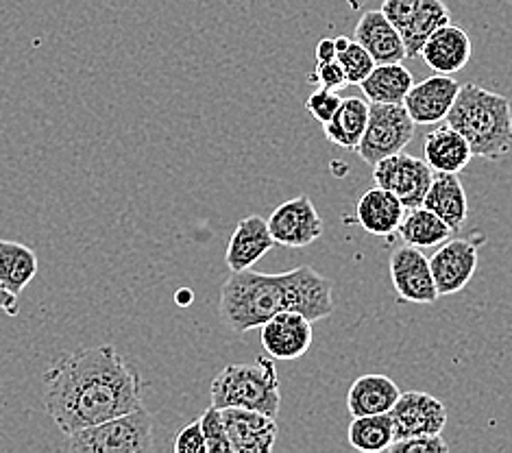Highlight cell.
<instances>
[{"mask_svg": "<svg viewBox=\"0 0 512 453\" xmlns=\"http://www.w3.org/2000/svg\"><path fill=\"white\" fill-rule=\"evenodd\" d=\"M273 247H277V244L271 236L268 223L262 216L253 214V216L242 218L236 225L234 234H231L227 244L225 262L231 273L249 271V268L255 262H260Z\"/></svg>", "mask_w": 512, "mask_h": 453, "instance_id": "9a60e30c", "label": "cell"}, {"mask_svg": "<svg viewBox=\"0 0 512 453\" xmlns=\"http://www.w3.org/2000/svg\"><path fill=\"white\" fill-rule=\"evenodd\" d=\"M478 251L480 244L475 238L445 240L441 249H436L430 257V268L438 297L458 295L462 288H467L478 271Z\"/></svg>", "mask_w": 512, "mask_h": 453, "instance_id": "9c48e42d", "label": "cell"}, {"mask_svg": "<svg viewBox=\"0 0 512 453\" xmlns=\"http://www.w3.org/2000/svg\"><path fill=\"white\" fill-rule=\"evenodd\" d=\"M231 443V453H271L279 427L275 416L247 408L221 410Z\"/></svg>", "mask_w": 512, "mask_h": 453, "instance_id": "4fadbf2b", "label": "cell"}, {"mask_svg": "<svg viewBox=\"0 0 512 453\" xmlns=\"http://www.w3.org/2000/svg\"><path fill=\"white\" fill-rule=\"evenodd\" d=\"M414 120L404 103H369L367 131L358 144V155L364 164L375 166L382 159L406 151L414 138Z\"/></svg>", "mask_w": 512, "mask_h": 453, "instance_id": "8992f818", "label": "cell"}, {"mask_svg": "<svg viewBox=\"0 0 512 453\" xmlns=\"http://www.w3.org/2000/svg\"><path fill=\"white\" fill-rule=\"evenodd\" d=\"M266 223L277 247L303 249L323 236V218L306 194L275 207Z\"/></svg>", "mask_w": 512, "mask_h": 453, "instance_id": "ba28073f", "label": "cell"}, {"mask_svg": "<svg viewBox=\"0 0 512 453\" xmlns=\"http://www.w3.org/2000/svg\"><path fill=\"white\" fill-rule=\"evenodd\" d=\"M312 81H314L316 85H319V88L336 90V92H338L340 88H345V85H347L345 70L340 68L338 59H332V61H316Z\"/></svg>", "mask_w": 512, "mask_h": 453, "instance_id": "1f68e13d", "label": "cell"}, {"mask_svg": "<svg viewBox=\"0 0 512 453\" xmlns=\"http://www.w3.org/2000/svg\"><path fill=\"white\" fill-rule=\"evenodd\" d=\"M386 451H390V453H447L449 445L445 443L441 434H430V436H410V438L393 440Z\"/></svg>", "mask_w": 512, "mask_h": 453, "instance_id": "f546056e", "label": "cell"}, {"mask_svg": "<svg viewBox=\"0 0 512 453\" xmlns=\"http://www.w3.org/2000/svg\"><path fill=\"white\" fill-rule=\"evenodd\" d=\"M349 445L362 453H380L390 447L395 440L393 419L390 414H369V416H351L347 430Z\"/></svg>", "mask_w": 512, "mask_h": 453, "instance_id": "4316f807", "label": "cell"}, {"mask_svg": "<svg viewBox=\"0 0 512 453\" xmlns=\"http://www.w3.org/2000/svg\"><path fill=\"white\" fill-rule=\"evenodd\" d=\"M64 449L75 453H146L153 449V416L144 408L70 434Z\"/></svg>", "mask_w": 512, "mask_h": 453, "instance_id": "5b68a950", "label": "cell"}, {"mask_svg": "<svg viewBox=\"0 0 512 453\" xmlns=\"http://www.w3.org/2000/svg\"><path fill=\"white\" fill-rule=\"evenodd\" d=\"M0 312L7 316H18V295H14L3 281H0Z\"/></svg>", "mask_w": 512, "mask_h": 453, "instance_id": "e575fe53", "label": "cell"}, {"mask_svg": "<svg viewBox=\"0 0 512 453\" xmlns=\"http://www.w3.org/2000/svg\"><path fill=\"white\" fill-rule=\"evenodd\" d=\"M260 332L262 347L275 360H299L312 347V321L299 312H279L266 321Z\"/></svg>", "mask_w": 512, "mask_h": 453, "instance_id": "7c38bea8", "label": "cell"}, {"mask_svg": "<svg viewBox=\"0 0 512 453\" xmlns=\"http://www.w3.org/2000/svg\"><path fill=\"white\" fill-rule=\"evenodd\" d=\"M340 101H343V96H340L336 90H325V88H319L314 90L308 101H306V109L310 112V116L321 122V125H327L329 120H332V116L336 114V109L340 105Z\"/></svg>", "mask_w": 512, "mask_h": 453, "instance_id": "4dcf8cb0", "label": "cell"}, {"mask_svg": "<svg viewBox=\"0 0 512 453\" xmlns=\"http://www.w3.org/2000/svg\"><path fill=\"white\" fill-rule=\"evenodd\" d=\"M397 234L406 244H410V247L432 249L449 240L454 231H451V227L441 216H436L432 210H428V207L419 205V207H412L408 214H404V220H401Z\"/></svg>", "mask_w": 512, "mask_h": 453, "instance_id": "d4e9b609", "label": "cell"}, {"mask_svg": "<svg viewBox=\"0 0 512 453\" xmlns=\"http://www.w3.org/2000/svg\"><path fill=\"white\" fill-rule=\"evenodd\" d=\"M460 85L451 75H434L421 83H414L404 107L414 120V125H436L447 118L451 105H454Z\"/></svg>", "mask_w": 512, "mask_h": 453, "instance_id": "5bb4252c", "label": "cell"}, {"mask_svg": "<svg viewBox=\"0 0 512 453\" xmlns=\"http://www.w3.org/2000/svg\"><path fill=\"white\" fill-rule=\"evenodd\" d=\"M371 168L375 186L393 192L406 205V210L423 205L434 179V170L425 159L406 155L404 151L382 159Z\"/></svg>", "mask_w": 512, "mask_h": 453, "instance_id": "52a82bcc", "label": "cell"}, {"mask_svg": "<svg viewBox=\"0 0 512 453\" xmlns=\"http://www.w3.org/2000/svg\"><path fill=\"white\" fill-rule=\"evenodd\" d=\"M199 421H201V430L205 436L207 453H231V443H229L227 427H225L221 410L210 406L203 412Z\"/></svg>", "mask_w": 512, "mask_h": 453, "instance_id": "f1b7e54d", "label": "cell"}, {"mask_svg": "<svg viewBox=\"0 0 512 453\" xmlns=\"http://www.w3.org/2000/svg\"><path fill=\"white\" fill-rule=\"evenodd\" d=\"M173 449L177 453H207V445H205V436L201 430V421H194L190 425H186L175 438Z\"/></svg>", "mask_w": 512, "mask_h": 453, "instance_id": "d6a6232c", "label": "cell"}, {"mask_svg": "<svg viewBox=\"0 0 512 453\" xmlns=\"http://www.w3.org/2000/svg\"><path fill=\"white\" fill-rule=\"evenodd\" d=\"M449 22H451V11L443 0H419V5L414 9L412 18L408 20L406 29L401 31V38H404V44H406V57L417 59L430 35Z\"/></svg>", "mask_w": 512, "mask_h": 453, "instance_id": "cb8c5ba5", "label": "cell"}, {"mask_svg": "<svg viewBox=\"0 0 512 453\" xmlns=\"http://www.w3.org/2000/svg\"><path fill=\"white\" fill-rule=\"evenodd\" d=\"M406 205L393 192L375 186L362 194L356 216L362 229L371 236H393L404 220Z\"/></svg>", "mask_w": 512, "mask_h": 453, "instance_id": "ac0fdd59", "label": "cell"}, {"mask_svg": "<svg viewBox=\"0 0 512 453\" xmlns=\"http://www.w3.org/2000/svg\"><path fill=\"white\" fill-rule=\"evenodd\" d=\"M417 5H419V0H384L380 11L388 18V22L401 33L406 29V24L412 18Z\"/></svg>", "mask_w": 512, "mask_h": 453, "instance_id": "836d02e7", "label": "cell"}, {"mask_svg": "<svg viewBox=\"0 0 512 453\" xmlns=\"http://www.w3.org/2000/svg\"><path fill=\"white\" fill-rule=\"evenodd\" d=\"M399 388L386 375H362L351 384L347 395V410L351 416L386 414L399 399Z\"/></svg>", "mask_w": 512, "mask_h": 453, "instance_id": "44dd1931", "label": "cell"}, {"mask_svg": "<svg viewBox=\"0 0 512 453\" xmlns=\"http://www.w3.org/2000/svg\"><path fill=\"white\" fill-rule=\"evenodd\" d=\"M425 162L436 173H454L460 175L473 159V151L469 142L462 138L454 127L443 125L436 127L425 136L423 142Z\"/></svg>", "mask_w": 512, "mask_h": 453, "instance_id": "d6986e66", "label": "cell"}, {"mask_svg": "<svg viewBox=\"0 0 512 453\" xmlns=\"http://www.w3.org/2000/svg\"><path fill=\"white\" fill-rule=\"evenodd\" d=\"M423 207H428L436 216H441L451 231L465 227L469 218V199L465 186L454 173H438L432 179V186L425 194Z\"/></svg>", "mask_w": 512, "mask_h": 453, "instance_id": "ffe728a7", "label": "cell"}, {"mask_svg": "<svg viewBox=\"0 0 512 453\" xmlns=\"http://www.w3.org/2000/svg\"><path fill=\"white\" fill-rule=\"evenodd\" d=\"M334 44H336V55H338V53H343L345 48L351 44V38H347V35H338Z\"/></svg>", "mask_w": 512, "mask_h": 453, "instance_id": "8d00e7d4", "label": "cell"}, {"mask_svg": "<svg viewBox=\"0 0 512 453\" xmlns=\"http://www.w3.org/2000/svg\"><path fill=\"white\" fill-rule=\"evenodd\" d=\"M336 59V44L332 38H323L316 44V61H332Z\"/></svg>", "mask_w": 512, "mask_h": 453, "instance_id": "d590c367", "label": "cell"}, {"mask_svg": "<svg viewBox=\"0 0 512 453\" xmlns=\"http://www.w3.org/2000/svg\"><path fill=\"white\" fill-rule=\"evenodd\" d=\"M449 127L462 133L471 146L473 157L497 162L512 149V105L506 96L482 88L460 85L454 105L445 118Z\"/></svg>", "mask_w": 512, "mask_h": 453, "instance_id": "3957f363", "label": "cell"}, {"mask_svg": "<svg viewBox=\"0 0 512 453\" xmlns=\"http://www.w3.org/2000/svg\"><path fill=\"white\" fill-rule=\"evenodd\" d=\"M393 419L395 440L410 436L443 434L447 425V408L441 399L428 393H401L393 410L388 412Z\"/></svg>", "mask_w": 512, "mask_h": 453, "instance_id": "8fae6325", "label": "cell"}, {"mask_svg": "<svg viewBox=\"0 0 512 453\" xmlns=\"http://www.w3.org/2000/svg\"><path fill=\"white\" fill-rule=\"evenodd\" d=\"M38 275V255L27 244L0 240V281L20 297Z\"/></svg>", "mask_w": 512, "mask_h": 453, "instance_id": "484cf974", "label": "cell"}, {"mask_svg": "<svg viewBox=\"0 0 512 453\" xmlns=\"http://www.w3.org/2000/svg\"><path fill=\"white\" fill-rule=\"evenodd\" d=\"M177 301H179V303H184V305H186V303H190V301H192V292H190V290H181L179 295H177Z\"/></svg>", "mask_w": 512, "mask_h": 453, "instance_id": "74e56055", "label": "cell"}, {"mask_svg": "<svg viewBox=\"0 0 512 453\" xmlns=\"http://www.w3.org/2000/svg\"><path fill=\"white\" fill-rule=\"evenodd\" d=\"M210 397L212 406L218 410L247 408L277 419L279 406H282V393H279V375L275 364L260 355L253 364L225 366L214 377Z\"/></svg>", "mask_w": 512, "mask_h": 453, "instance_id": "277c9868", "label": "cell"}, {"mask_svg": "<svg viewBox=\"0 0 512 453\" xmlns=\"http://www.w3.org/2000/svg\"><path fill=\"white\" fill-rule=\"evenodd\" d=\"M412 85V72L404 66V61H397V64H375L371 75L358 88L369 103L399 105L406 101Z\"/></svg>", "mask_w": 512, "mask_h": 453, "instance_id": "603a6c76", "label": "cell"}, {"mask_svg": "<svg viewBox=\"0 0 512 453\" xmlns=\"http://www.w3.org/2000/svg\"><path fill=\"white\" fill-rule=\"evenodd\" d=\"M336 310L334 284L312 266L266 275L255 271L231 273L221 288L218 314L227 329L245 334L260 329L279 312H299L312 323Z\"/></svg>", "mask_w": 512, "mask_h": 453, "instance_id": "7a4b0ae2", "label": "cell"}, {"mask_svg": "<svg viewBox=\"0 0 512 453\" xmlns=\"http://www.w3.org/2000/svg\"><path fill=\"white\" fill-rule=\"evenodd\" d=\"M336 59H338L340 68L345 70L347 85H360L375 68L373 57L364 51V48L356 40H351V44L345 48L343 53H338Z\"/></svg>", "mask_w": 512, "mask_h": 453, "instance_id": "83f0119b", "label": "cell"}, {"mask_svg": "<svg viewBox=\"0 0 512 453\" xmlns=\"http://www.w3.org/2000/svg\"><path fill=\"white\" fill-rule=\"evenodd\" d=\"M44 408L66 436L142 408V377L114 345L64 353L44 373Z\"/></svg>", "mask_w": 512, "mask_h": 453, "instance_id": "6da1fadb", "label": "cell"}, {"mask_svg": "<svg viewBox=\"0 0 512 453\" xmlns=\"http://www.w3.org/2000/svg\"><path fill=\"white\" fill-rule=\"evenodd\" d=\"M369 122V101L360 96H347L340 101L332 120L323 125L327 140L340 146V149L356 151L358 144L367 131Z\"/></svg>", "mask_w": 512, "mask_h": 453, "instance_id": "7402d4cb", "label": "cell"}, {"mask_svg": "<svg viewBox=\"0 0 512 453\" xmlns=\"http://www.w3.org/2000/svg\"><path fill=\"white\" fill-rule=\"evenodd\" d=\"M388 268L401 301L430 305L441 299L432 277L430 257H425L421 249L404 244L390 257Z\"/></svg>", "mask_w": 512, "mask_h": 453, "instance_id": "30bf717a", "label": "cell"}, {"mask_svg": "<svg viewBox=\"0 0 512 453\" xmlns=\"http://www.w3.org/2000/svg\"><path fill=\"white\" fill-rule=\"evenodd\" d=\"M471 55L473 44L467 31L449 22L430 35L428 42L423 44L419 57H423L425 64L438 72V75H454V72L469 64Z\"/></svg>", "mask_w": 512, "mask_h": 453, "instance_id": "e0dca14e", "label": "cell"}, {"mask_svg": "<svg viewBox=\"0 0 512 453\" xmlns=\"http://www.w3.org/2000/svg\"><path fill=\"white\" fill-rule=\"evenodd\" d=\"M353 40L373 57L375 64H397L406 59L404 38L380 9L362 14L353 31Z\"/></svg>", "mask_w": 512, "mask_h": 453, "instance_id": "2e32d148", "label": "cell"}]
</instances>
